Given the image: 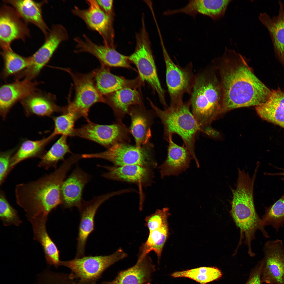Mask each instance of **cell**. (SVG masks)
<instances>
[{
  "instance_id": "277c9868",
  "label": "cell",
  "mask_w": 284,
  "mask_h": 284,
  "mask_svg": "<svg viewBox=\"0 0 284 284\" xmlns=\"http://www.w3.org/2000/svg\"><path fill=\"white\" fill-rule=\"evenodd\" d=\"M258 169L255 168L251 177L244 170L238 169L236 187L231 189V215L240 235L247 238L254 236L257 231L263 229L254 201V186Z\"/></svg>"
},
{
  "instance_id": "484cf974",
  "label": "cell",
  "mask_w": 284,
  "mask_h": 284,
  "mask_svg": "<svg viewBox=\"0 0 284 284\" xmlns=\"http://www.w3.org/2000/svg\"><path fill=\"white\" fill-rule=\"evenodd\" d=\"M230 0H192L189 1L185 6L172 10L173 15L185 13L193 17L198 14L206 15L215 21L224 15Z\"/></svg>"
},
{
  "instance_id": "1f68e13d",
  "label": "cell",
  "mask_w": 284,
  "mask_h": 284,
  "mask_svg": "<svg viewBox=\"0 0 284 284\" xmlns=\"http://www.w3.org/2000/svg\"><path fill=\"white\" fill-rule=\"evenodd\" d=\"M34 92L21 100L27 116L35 115L39 116H50L59 111L58 107L48 96Z\"/></svg>"
},
{
  "instance_id": "5b68a950",
  "label": "cell",
  "mask_w": 284,
  "mask_h": 284,
  "mask_svg": "<svg viewBox=\"0 0 284 284\" xmlns=\"http://www.w3.org/2000/svg\"><path fill=\"white\" fill-rule=\"evenodd\" d=\"M150 105L155 115L160 119L164 127V138L167 141L170 135L176 134L182 140L190 153L197 167L200 166L195 151V139L200 131L198 125L191 110L189 100L175 105H170L162 110L149 99Z\"/></svg>"
},
{
  "instance_id": "b9f144b4",
  "label": "cell",
  "mask_w": 284,
  "mask_h": 284,
  "mask_svg": "<svg viewBox=\"0 0 284 284\" xmlns=\"http://www.w3.org/2000/svg\"><path fill=\"white\" fill-rule=\"evenodd\" d=\"M262 267V263L261 261L252 270L248 279L245 284H261Z\"/></svg>"
},
{
  "instance_id": "f1b7e54d",
  "label": "cell",
  "mask_w": 284,
  "mask_h": 284,
  "mask_svg": "<svg viewBox=\"0 0 284 284\" xmlns=\"http://www.w3.org/2000/svg\"><path fill=\"white\" fill-rule=\"evenodd\" d=\"M95 78L97 89L102 95H105L124 88L136 89L141 85L142 81L139 76L128 79L115 75L104 67L97 72Z\"/></svg>"
},
{
  "instance_id": "8992f818",
  "label": "cell",
  "mask_w": 284,
  "mask_h": 284,
  "mask_svg": "<svg viewBox=\"0 0 284 284\" xmlns=\"http://www.w3.org/2000/svg\"><path fill=\"white\" fill-rule=\"evenodd\" d=\"M153 145L150 143L139 148L127 143L115 144L105 151L84 154L83 158H101L112 163L115 166L138 165L151 169L157 166L154 157Z\"/></svg>"
},
{
  "instance_id": "9c48e42d",
  "label": "cell",
  "mask_w": 284,
  "mask_h": 284,
  "mask_svg": "<svg viewBox=\"0 0 284 284\" xmlns=\"http://www.w3.org/2000/svg\"><path fill=\"white\" fill-rule=\"evenodd\" d=\"M160 38L166 66V82L170 98V105L180 104L184 103L185 94L190 95L196 76L192 71L191 63L182 68L173 62L165 47L163 38Z\"/></svg>"
},
{
  "instance_id": "7bdbcfd3",
  "label": "cell",
  "mask_w": 284,
  "mask_h": 284,
  "mask_svg": "<svg viewBox=\"0 0 284 284\" xmlns=\"http://www.w3.org/2000/svg\"><path fill=\"white\" fill-rule=\"evenodd\" d=\"M97 1L100 7L105 12L111 17L113 1L100 0Z\"/></svg>"
},
{
  "instance_id": "6da1fadb",
  "label": "cell",
  "mask_w": 284,
  "mask_h": 284,
  "mask_svg": "<svg viewBox=\"0 0 284 284\" xmlns=\"http://www.w3.org/2000/svg\"><path fill=\"white\" fill-rule=\"evenodd\" d=\"M213 62L219 73L224 113L236 108L255 107L265 102L270 90L255 75L246 58L225 47Z\"/></svg>"
},
{
  "instance_id": "7c38bea8",
  "label": "cell",
  "mask_w": 284,
  "mask_h": 284,
  "mask_svg": "<svg viewBox=\"0 0 284 284\" xmlns=\"http://www.w3.org/2000/svg\"><path fill=\"white\" fill-rule=\"evenodd\" d=\"M263 250L261 283L284 284V245L277 239L266 242Z\"/></svg>"
},
{
  "instance_id": "cb8c5ba5",
  "label": "cell",
  "mask_w": 284,
  "mask_h": 284,
  "mask_svg": "<svg viewBox=\"0 0 284 284\" xmlns=\"http://www.w3.org/2000/svg\"><path fill=\"white\" fill-rule=\"evenodd\" d=\"M278 3L277 15L271 17L263 12L259 14L258 18L269 33L276 57L284 64V3L280 0Z\"/></svg>"
},
{
  "instance_id": "52a82bcc",
  "label": "cell",
  "mask_w": 284,
  "mask_h": 284,
  "mask_svg": "<svg viewBox=\"0 0 284 284\" xmlns=\"http://www.w3.org/2000/svg\"><path fill=\"white\" fill-rule=\"evenodd\" d=\"M136 38L135 49L129 56V59L136 67L141 80L150 85L157 93L164 109L166 108L168 106L165 99V92L158 77L149 39L144 24Z\"/></svg>"
},
{
  "instance_id": "f35d334b",
  "label": "cell",
  "mask_w": 284,
  "mask_h": 284,
  "mask_svg": "<svg viewBox=\"0 0 284 284\" xmlns=\"http://www.w3.org/2000/svg\"><path fill=\"white\" fill-rule=\"evenodd\" d=\"M0 219L3 225L6 226H19L22 222L17 211L9 203L4 192L1 190L0 192Z\"/></svg>"
},
{
  "instance_id": "ac0fdd59",
  "label": "cell",
  "mask_w": 284,
  "mask_h": 284,
  "mask_svg": "<svg viewBox=\"0 0 284 284\" xmlns=\"http://www.w3.org/2000/svg\"><path fill=\"white\" fill-rule=\"evenodd\" d=\"M90 179V176L77 166L68 177L64 180L60 192V205L65 208L73 207L78 208L83 200L84 189Z\"/></svg>"
},
{
  "instance_id": "ba28073f",
  "label": "cell",
  "mask_w": 284,
  "mask_h": 284,
  "mask_svg": "<svg viewBox=\"0 0 284 284\" xmlns=\"http://www.w3.org/2000/svg\"><path fill=\"white\" fill-rule=\"evenodd\" d=\"M127 256V254L119 248L108 255L84 256L61 261L60 265L69 269L71 276L78 279L81 284H94L107 268Z\"/></svg>"
},
{
  "instance_id": "ab89813d",
  "label": "cell",
  "mask_w": 284,
  "mask_h": 284,
  "mask_svg": "<svg viewBox=\"0 0 284 284\" xmlns=\"http://www.w3.org/2000/svg\"><path fill=\"white\" fill-rule=\"evenodd\" d=\"M170 215L169 208L166 207L158 209L153 214L147 216L145 219V225L149 232L160 227Z\"/></svg>"
},
{
  "instance_id": "60d3db41",
  "label": "cell",
  "mask_w": 284,
  "mask_h": 284,
  "mask_svg": "<svg viewBox=\"0 0 284 284\" xmlns=\"http://www.w3.org/2000/svg\"><path fill=\"white\" fill-rule=\"evenodd\" d=\"M16 150V148L0 154V185L3 184L8 174V170L11 158Z\"/></svg>"
},
{
  "instance_id": "ffe728a7",
  "label": "cell",
  "mask_w": 284,
  "mask_h": 284,
  "mask_svg": "<svg viewBox=\"0 0 284 284\" xmlns=\"http://www.w3.org/2000/svg\"><path fill=\"white\" fill-rule=\"evenodd\" d=\"M32 80L25 78L1 87L0 114L3 119L6 118L11 108L17 101L35 92L38 83Z\"/></svg>"
},
{
  "instance_id": "74e56055",
  "label": "cell",
  "mask_w": 284,
  "mask_h": 284,
  "mask_svg": "<svg viewBox=\"0 0 284 284\" xmlns=\"http://www.w3.org/2000/svg\"><path fill=\"white\" fill-rule=\"evenodd\" d=\"M54 129L51 134L54 138L59 135L73 136L74 124L79 118L75 113L67 112L60 115L52 117Z\"/></svg>"
},
{
  "instance_id": "e0dca14e",
  "label": "cell",
  "mask_w": 284,
  "mask_h": 284,
  "mask_svg": "<svg viewBox=\"0 0 284 284\" xmlns=\"http://www.w3.org/2000/svg\"><path fill=\"white\" fill-rule=\"evenodd\" d=\"M74 99L69 105L67 111L73 112L79 118L87 119L90 107L95 103L105 102L102 95L95 87L91 78L85 76L77 80Z\"/></svg>"
},
{
  "instance_id": "8d00e7d4",
  "label": "cell",
  "mask_w": 284,
  "mask_h": 284,
  "mask_svg": "<svg viewBox=\"0 0 284 284\" xmlns=\"http://www.w3.org/2000/svg\"><path fill=\"white\" fill-rule=\"evenodd\" d=\"M265 209L261 218L262 226L265 228L271 225L278 232L284 225V194L273 204Z\"/></svg>"
},
{
  "instance_id": "44dd1931",
  "label": "cell",
  "mask_w": 284,
  "mask_h": 284,
  "mask_svg": "<svg viewBox=\"0 0 284 284\" xmlns=\"http://www.w3.org/2000/svg\"><path fill=\"white\" fill-rule=\"evenodd\" d=\"M173 135H170L167 141L169 145L167 155L164 163L159 167L163 178L166 176L178 175L189 167L192 157L183 144L180 146L175 143Z\"/></svg>"
},
{
  "instance_id": "ee69618b",
  "label": "cell",
  "mask_w": 284,
  "mask_h": 284,
  "mask_svg": "<svg viewBox=\"0 0 284 284\" xmlns=\"http://www.w3.org/2000/svg\"><path fill=\"white\" fill-rule=\"evenodd\" d=\"M207 135L211 136H217L219 135L218 133H217L216 130H215L213 128L211 127L210 126H207L202 130L201 131Z\"/></svg>"
},
{
  "instance_id": "4fadbf2b",
  "label": "cell",
  "mask_w": 284,
  "mask_h": 284,
  "mask_svg": "<svg viewBox=\"0 0 284 284\" xmlns=\"http://www.w3.org/2000/svg\"><path fill=\"white\" fill-rule=\"evenodd\" d=\"M30 33L27 23L12 6L6 4L0 10V46L2 50L11 48L13 41L25 42Z\"/></svg>"
},
{
  "instance_id": "5bb4252c",
  "label": "cell",
  "mask_w": 284,
  "mask_h": 284,
  "mask_svg": "<svg viewBox=\"0 0 284 284\" xmlns=\"http://www.w3.org/2000/svg\"><path fill=\"white\" fill-rule=\"evenodd\" d=\"M120 194V191H118L95 196L88 201H83L78 208L80 217L75 258L84 256L86 244L89 235L94 229V217L98 208L111 197Z\"/></svg>"
},
{
  "instance_id": "3957f363",
  "label": "cell",
  "mask_w": 284,
  "mask_h": 284,
  "mask_svg": "<svg viewBox=\"0 0 284 284\" xmlns=\"http://www.w3.org/2000/svg\"><path fill=\"white\" fill-rule=\"evenodd\" d=\"M190 95L191 111L201 131L224 113L220 83L212 70L196 76Z\"/></svg>"
},
{
  "instance_id": "7a4b0ae2",
  "label": "cell",
  "mask_w": 284,
  "mask_h": 284,
  "mask_svg": "<svg viewBox=\"0 0 284 284\" xmlns=\"http://www.w3.org/2000/svg\"><path fill=\"white\" fill-rule=\"evenodd\" d=\"M77 162L71 156L63 160L53 172L38 179L17 185L15 189L17 204L26 213L29 220L38 217H48L60 205V192L68 172Z\"/></svg>"
},
{
  "instance_id": "4dcf8cb0",
  "label": "cell",
  "mask_w": 284,
  "mask_h": 284,
  "mask_svg": "<svg viewBox=\"0 0 284 284\" xmlns=\"http://www.w3.org/2000/svg\"><path fill=\"white\" fill-rule=\"evenodd\" d=\"M54 138L50 134L40 140L24 141L11 158L9 173L16 165L23 160L32 158L41 159L46 152L45 150L46 146Z\"/></svg>"
},
{
  "instance_id": "83f0119b",
  "label": "cell",
  "mask_w": 284,
  "mask_h": 284,
  "mask_svg": "<svg viewBox=\"0 0 284 284\" xmlns=\"http://www.w3.org/2000/svg\"><path fill=\"white\" fill-rule=\"evenodd\" d=\"M105 102L111 108L114 114L119 122L128 114L131 107L143 103L141 95L136 89L124 88L107 95Z\"/></svg>"
},
{
  "instance_id": "e575fe53",
  "label": "cell",
  "mask_w": 284,
  "mask_h": 284,
  "mask_svg": "<svg viewBox=\"0 0 284 284\" xmlns=\"http://www.w3.org/2000/svg\"><path fill=\"white\" fill-rule=\"evenodd\" d=\"M4 62L2 72L4 77H6L23 71L31 64V56H22L14 52L11 48L2 50L1 52Z\"/></svg>"
},
{
  "instance_id": "9a60e30c",
  "label": "cell",
  "mask_w": 284,
  "mask_h": 284,
  "mask_svg": "<svg viewBox=\"0 0 284 284\" xmlns=\"http://www.w3.org/2000/svg\"><path fill=\"white\" fill-rule=\"evenodd\" d=\"M88 9H82L77 6L72 13L83 20L91 29L98 32L102 37L104 45L112 46L113 37L111 17L106 14L97 0H88Z\"/></svg>"
},
{
  "instance_id": "f6af8a7d",
  "label": "cell",
  "mask_w": 284,
  "mask_h": 284,
  "mask_svg": "<svg viewBox=\"0 0 284 284\" xmlns=\"http://www.w3.org/2000/svg\"><path fill=\"white\" fill-rule=\"evenodd\" d=\"M279 169H281L283 171L282 172H281V173H266L265 174L266 175H271V176H272V175H281V176H284V169H282V168H279ZM282 180H284V178H282Z\"/></svg>"
},
{
  "instance_id": "4316f807",
  "label": "cell",
  "mask_w": 284,
  "mask_h": 284,
  "mask_svg": "<svg viewBox=\"0 0 284 284\" xmlns=\"http://www.w3.org/2000/svg\"><path fill=\"white\" fill-rule=\"evenodd\" d=\"M17 11L22 18L27 23H32L41 31L45 38L50 29L45 22L42 16V7L46 1L38 2L32 0H3Z\"/></svg>"
},
{
  "instance_id": "d6986e66",
  "label": "cell",
  "mask_w": 284,
  "mask_h": 284,
  "mask_svg": "<svg viewBox=\"0 0 284 284\" xmlns=\"http://www.w3.org/2000/svg\"><path fill=\"white\" fill-rule=\"evenodd\" d=\"M103 167L108 170L103 174V177L111 180L135 184L139 186L151 185L154 177L152 169L138 165Z\"/></svg>"
},
{
  "instance_id": "d4e9b609",
  "label": "cell",
  "mask_w": 284,
  "mask_h": 284,
  "mask_svg": "<svg viewBox=\"0 0 284 284\" xmlns=\"http://www.w3.org/2000/svg\"><path fill=\"white\" fill-rule=\"evenodd\" d=\"M47 216L34 218L29 221L31 224L34 240L39 242L43 248L47 263L57 268L60 265L59 251L47 231Z\"/></svg>"
},
{
  "instance_id": "8fae6325",
  "label": "cell",
  "mask_w": 284,
  "mask_h": 284,
  "mask_svg": "<svg viewBox=\"0 0 284 284\" xmlns=\"http://www.w3.org/2000/svg\"><path fill=\"white\" fill-rule=\"evenodd\" d=\"M68 38L65 28L60 24L53 25L42 46L31 56L30 65L23 72L24 76L32 79L37 76L49 60L60 43Z\"/></svg>"
},
{
  "instance_id": "d6a6232c",
  "label": "cell",
  "mask_w": 284,
  "mask_h": 284,
  "mask_svg": "<svg viewBox=\"0 0 284 284\" xmlns=\"http://www.w3.org/2000/svg\"><path fill=\"white\" fill-rule=\"evenodd\" d=\"M168 234L167 220L160 227L149 232L146 241L140 248L138 260L142 259L150 252L153 251L157 255L159 262Z\"/></svg>"
},
{
  "instance_id": "603a6c76",
  "label": "cell",
  "mask_w": 284,
  "mask_h": 284,
  "mask_svg": "<svg viewBox=\"0 0 284 284\" xmlns=\"http://www.w3.org/2000/svg\"><path fill=\"white\" fill-rule=\"evenodd\" d=\"M155 269L151 258L147 255L138 260L132 267L120 272L113 280L101 284H150Z\"/></svg>"
},
{
  "instance_id": "f546056e",
  "label": "cell",
  "mask_w": 284,
  "mask_h": 284,
  "mask_svg": "<svg viewBox=\"0 0 284 284\" xmlns=\"http://www.w3.org/2000/svg\"><path fill=\"white\" fill-rule=\"evenodd\" d=\"M255 109L261 118L284 128V92L280 89L272 90L267 100Z\"/></svg>"
},
{
  "instance_id": "d590c367",
  "label": "cell",
  "mask_w": 284,
  "mask_h": 284,
  "mask_svg": "<svg viewBox=\"0 0 284 284\" xmlns=\"http://www.w3.org/2000/svg\"><path fill=\"white\" fill-rule=\"evenodd\" d=\"M222 276L221 271L215 267H203L174 272L171 275L175 278L186 277L200 284H205L217 280Z\"/></svg>"
},
{
  "instance_id": "2e32d148",
  "label": "cell",
  "mask_w": 284,
  "mask_h": 284,
  "mask_svg": "<svg viewBox=\"0 0 284 284\" xmlns=\"http://www.w3.org/2000/svg\"><path fill=\"white\" fill-rule=\"evenodd\" d=\"M83 38L77 37L74 40L76 43V53L86 52L96 57L105 65L114 67L131 68L129 57L122 54L113 47L97 44L86 35Z\"/></svg>"
},
{
  "instance_id": "7402d4cb",
  "label": "cell",
  "mask_w": 284,
  "mask_h": 284,
  "mask_svg": "<svg viewBox=\"0 0 284 284\" xmlns=\"http://www.w3.org/2000/svg\"><path fill=\"white\" fill-rule=\"evenodd\" d=\"M154 114V111L147 110L143 104L134 105L130 108L128 114L131 121L129 130L137 147L140 148L150 143Z\"/></svg>"
},
{
  "instance_id": "30bf717a",
  "label": "cell",
  "mask_w": 284,
  "mask_h": 284,
  "mask_svg": "<svg viewBox=\"0 0 284 284\" xmlns=\"http://www.w3.org/2000/svg\"><path fill=\"white\" fill-rule=\"evenodd\" d=\"M75 129L73 136H78L95 142L107 149L116 144L130 141L129 130L122 122L108 125L91 122Z\"/></svg>"
},
{
  "instance_id": "836d02e7",
  "label": "cell",
  "mask_w": 284,
  "mask_h": 284,
  "mask_svg": "<svg viewBox=\"0 0 284 284\" xmlns=\"http://www.w3.org/2000/svg\"><path fill=\"white\" fill-rule=\"evenodd\" d=\"M68 136L62 135L46 151L38 164V166L48 170L50 168L57 169L59 161L63 160L65 155L71 152L67 142Z\"/></svg>"
}]
</instances>
